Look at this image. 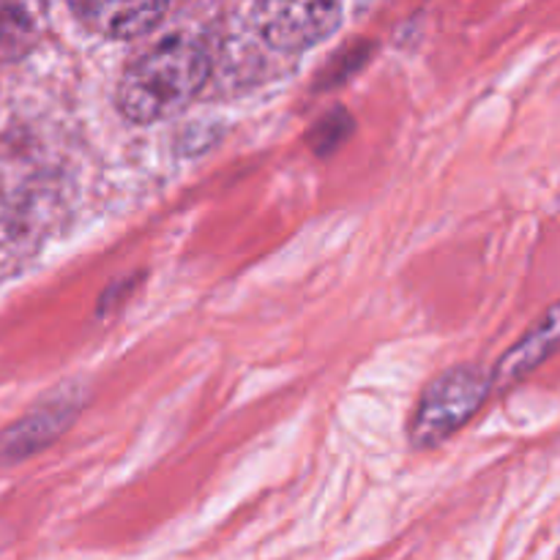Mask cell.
Returning a JSON list of instances; mask_svg holds the SVG:
<instances>
[{
  "instance_id": "obj_1",
  "label": "cell",
  "mask_w": 560,
  "mask_h": 560,
  "mask_svg": "<svg viewBox=\"0 0 560 560\" xmlns=\"http://www.w3.org/2000/svg\"><path fill=\"white\" fill-rule=\"evenodd\" d=\"M211 74V52L197 38L167 36L137 55L120 74L115 104L131 124H156L189 107Z\"/></svg>"
},
{
  "instance_id": "obj_2",
  "label": "cell",
  "mask_w": 560,
  "mask_h": 560,
  "mask_svg": "<svg viewBox=\"0 0 560 560\" xmlns=\"http://www.w3.org/2000/svg\"><path fill=\"white\" fill-rule=\"evenodd\" d=\"M492 375L476 364H459L438 375L421 394L408 424L413 448H432L457 435L490 399Z\"/></svg>"
},
{
  "instance_id": "obj_3",
  "label": "cell",
  "mask_w": 560,
  "mask_h": 560,
  "mask_svg": "<svg viewBox=\"0 0 560 560\" xmlns=\"http://www.w3.org/2000/svg\"><path fill=\"white\" fill-rule=\"evenodd\" d=\"M252 14L262 42L279 52H304L337 33L342 22V5L262 3Z\"/></svg>"
},
{
  "instance_id": "obj_4",
  "label": "cell",
  "mask_w": 560,
  "mask_h": 560,
  "mask_svg": "<svg viewBox=\"0 0 560 560\" xmlns=\"http://www.w3.org/2000/svg\"><path fill=\"white\" fill-rule=\"evenodd\" d=\"M560 350V301L550 306L506 353L495 364L492 375V386L506 388L514 383L525 381L536 366L545 364L550 355Z\"/></svg>"
},
{
  "instance_id": "obj_5",
  "label": "cell",
  "mask_w": 560,
  "mask_h": 560,
  "mask_svg": "<svg viewBox=\"0 0 560 560\" xmlns=\"http://www.w3.org/2000/svg\"><path fill=\"white\" fill-rule=\"evenodd\" d=\"M74 419L77 402H69L66 397L42 405V408L27 413L25 419L16 421L11 430L0 435V463H14V459H22L27 454L38 452V448L49 446L55 438L69 430Z\"/></svg>"
},
{
  "instance_id": "obj_6",
  "label": "cell",
  "mask_w": 560,
  "mask_h": 560,
  "mask_svg": "<svg viewBox=\"0 0 560 560\" xmlns=\"http://www.w3.org/2000/svg\"><path fill=\"white\" fill-rule=\"evenodd\" d=\"M80 22L91 27L93 33L104 38H118V42H129V38L145 36L148 31L162 22L167 14L164 3H82L71 5Z\"/></svg>"
},
{
  "instance_id": "obj_7",
  "label": "cell",
  "mask_w": 560,
  "mask_h": 560,
  "mask_svg": "<svg viewBox=\"0 0 560 560\" xmlns=\"http://www.w3.org/2000/svg\"><path fill=\"white\" fill-rule=\"evenodd\" d=\"M350 131H353V118H350L348 109L334 107L310 129V148L317 156H328L348 140Z\"/></svg>"
}]
</instances>
